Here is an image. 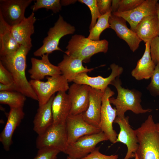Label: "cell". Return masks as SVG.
I'll return each mask as SVG.
<instances>
[{
	"label": "cell",
	"instance_id": "6da1fadb",
	"mask_svg": "<svg viewBox=\"0 0 159 159\" xmlns=\"http://www.w3.org/2000/svg\"><path fill=\"white\" fill-rule=\"evenodd\" d=\"M30 49L20 45L15 52L0 56V61L11 74L17 91L38 101L37 96L28 81L25 74L26 56Z\"/></svg>",
	"mask_w": 159,
	"mask_h": 159
},
{
	"label": "cell",
	"instance_id": "7a4b0ae2",
	"mask_svg": "<svg viewBox=\"0 0 159 159\" xmlns=\"http://www.w3.org/2000/svg\"><path fill=\"white\" fill-rule=\"evenodd\" d=\"M138 146V159H159V132L153 116L150 115L136 130Z\"/></svg>",
	"mask_w": 159,
	"mask_h": 159
},
{
	"label": "cell",
	"instance_id": "3957f363",
	"mask_svg": "<svg viewBox=\"0 0 159 159\" xmlns=\"http://www.w3.org/2000/svg\"><path fill=\"white\" fill-rule=\"evenodd\" d=\"M122 82L119 76L117 77L111 85L116 88L117 95V97H111L109 99L110 104L115 106L117 116L120 118L125 117V114L127 110L138 114L150 112L152 110L144 109L140 102H141V92L133 89L130 90L122 87Z\"/></svg>",
	"mask_w": 159,
	"mask_h": 159
},
{
	"label": "cell",
	"instance_id": "277c9868",
	"mask_svg": "<svg viewBox=\"0 0 159 159\" xmlns=\"http://www.w3.org/2000/svg\"><path fill=\"white\" fill-rule=\"evenodd\" d=\"M108 42L105 39L94 41L83 35L75 34L68 42L65 52V54L89 62L91 57L99 52L106 53L108 50Z\"/></svg>",
	"mask_w": 159,
	"mask_h": 159
},
{
	"label": "cell",
	"instance_id": "5b68a950",
	"mask_svg": "<svg viewBox=\"0 0 159 159\" xmlns=\"http://www.w3.org/2000/svg\"><path fill=\"white\" fill-rule=\"evenodd\" d=\"M75 30V27L64 21L59 15L54 26L49 29L47 36L43 41L42 45L34 52V55L41 57L56 50L62 51L58 46L60 39L66 35L73 34Z\"/></svg>",
	"mask_w": 159,
	"mask_h": 159
},
{
	"label": "cell",
	"instance_id": "8992f818",
	"mask_svg": "<svg viewBox=\"0 0 159 159\" xmlns=\"http://www.w3.org/2000/svg\"><path fill=\"white\" fill-rule=\"evenodd\" d=\"M46 78V82L33 80L29 81L37 96L39 106L46 103L56 92H66L69 88L68 82L62 74Z\"/></svg>",
	"mask_w": 159,
	"mask_h": 159
},
{
	"label": "cell",
	"instance_id": "52a82bcc",
	"mask_svg": "<svg viewBox=\"0 0 159 159\" xmlns=\"http://www.w3.org/2000/svg\"><path fill=\"white\" fill-rule=\"evenodd\" d=\"M68 145L66 122L53 123L44 132L38 135L36 146L38 149L52 147L64 153Z\"/></svg>",
	"mask_w": 159,
	"mask_h": 159
},
{
	"label": "cell",
	"instance_id": "ba28073f",
	"mask_svg": "<svg viewBox=\"0 0 159 159\" xmlns=\"http://www.w3.org/2000/svg\"><path fill=\"white\" fill-rule=\"evenodd\" d=\"M107 140H109L108 137L102 131L85 135L68 145L64 153L72 159H82L92 152L99 143Z\"/></svg>",
	"mask_w": 159,
	"mask_h": 159
},
{
	"label": "cell",
	"instance_id": "9c48e42d",
	"mask_svg": "<svg viewBox=\"0 0 159 159\" xmlns=\"http://www.w3.org/2000/svg\"><path fill=\"white\" fill-rule=\"evenodd\" d=\"M115 94L114 92L107 87L103 92L99 128L107 136L109 140L115 144L117 134L113 127V123L117 117L115 108L111 106L109 99Z\"/></svg>",
	"mask_w": 159,
	"mask_h": 159
},
{
	"label": "cell",
	"instance_id": "30bf717a",
	"mask_svg": "<svg viewBox=\"0 0 159 159\" xmlns=\"http://www.w3.org/2000/svg\"><path fill=\"white\" fill-rule=\"evenodd\" d=\"M128 116L120 118L117 116L114 122L119 126L120 131L115 143L120 142L125 145L127 151L123 159H130L135 157L138 149V140L136 130L130 126Z\"/></svg>",
	"mask_w": 159,
	"mask_h": 159
},
{
	"label": "cell",
	"instance_id": "8fae6325",
	"mask_svg": "<svg viewBox=\"0 0 159 159\" xmlns=\"http://www.w3.org/2000/svg\"><path fill=\"white\" fill-rule=\"evenodd\" d=\"M32 0H0V13L11 27L21 22L25 17L26 8Z\"/></svg>",
	"mask_w": 159,
	"mask_h": 159
},
{
	"label": "cell",
	"instance_id": "7c38bea8",
	"mask_svg": "<svg viewBox=\"0 0 159 159\" xmlns=\"http://www.w3.org/2000/svg\"><path fill=\"white\" fill-rule=\"evenodd\" d=\"M68 145L71 144L81 137L101 131L100 129L93 126L84 120L82 113L69 115L66 120Z\"/></svg>",
	"mask_w": 159,
	"mask_h": 159
},
{
	"label": "cell",
	"instance_id": "4fadbf2b",
	"mask_svg": "<svg viewBox=\"0 0 159 159\" xmlns=\"http://www.w3.org/2000/svg\"><path fill=\"white\" fill-rule=\"evenodd\" d=\"M157 0H144L140 6L131 11L112 13L124 19L130 24V29L135 32L137 25L145 17L157 15L156 4Z\"/></svg>",
	"mask_w": 159,
	"mask_h": 159
},
{
	"label": "cell",
	"instance_id": "5bb4252c",
	"mask_svg": "<svg viewBox=\"0 0 159 159\" xmlns=\"http://www.w3.org/2000/svg\"><path fill=\"white\" fill-rule=\"evenodd\" d=\"M112 71L108 77L104 78L101 76L92 77L88 76L87 73L84 72L77 75L73 82L79 84L87 85L92 88L98 90L103 92L109 84L117 77L123 72V68L115 63L110 65Z\"/></svg>",
	"mask_w": 159,
	"mask_h": 159
},
{
	"label": "cell",
	"instance_id": "9a60e30c",
	"mask_svg": "<svg viewBox=\"0 0 159 159\" xmlns=\"http://www.w3.org/2000/svg\"><path fill=\"white\" fill-rule=\"evenodd\" d=\"M90 86L74 83L69 87L68 95L71 103L69 115L83 113L87 109L89 104Z\"/></svg>",
	"mask_w": 159,
	"mask_h": 159
},
{
	"label": "cell",
	"instance_id": "2e32d148",
	"mask_svg": "<svg viewBox=\"0 0 159 159\" xmlns=\"http://www.w3.org/2000/svg\"><path fill=\"white\" fill-rule=\"evenodd\" d=\"M109 21L110 28L115 32L119 38L126 42L132 52L136 51L142 40L135 32L128 28L126 21L122 17L112 13Z\"/></svg>",
	"mask_w": 159,
	"mask_h": 159
},
{
	"label": "cell",
	"instance_id": "e0dca14e",
	"mask_svg": "<svg viewBox=\"0 0 159 159\" xmlns=\"http://www.w3.org/2000/svg\"><path fill=\"white\" fill-rule=\"evenodd\" d=\"M49 54L43 55L41 59L31 58V68L28 72L31 80H41L45 76H54L62 74L58 66L52 64L50 62Z\"/></svg>",
	"mask_w": 159,
	"mask_h": 159
},
{
	"label": "cell",
	"instance_id": "ac0fdd59",
	"mask_svg": "<svg viewBox=\"0 0 159 159\" xmlns=\"http://www.w3.org/2000/svg\"><path fill=\"white\" fill-rule=\"evenodd\" d=\"M36 20L32 12L28 17H25L19 23L11 26L13 36L20 45L30 49L32 47L31 37L34 32V25Z\"/></svg>",
	"mask_w": 159,
	"mask_h": 159
},
{
	"label": "cell",
	"instance_id": "d6986e66",
	"mask_svg": "<svg viewBox=\"0 0 159 159\" xmlns=\"http://www.w3.org/2000/svg\"><path fill=\"white\" fill-rule=\"evenodd\" d=\"M102 93L100 90L90 86L89 106L87 110L82 113L83 118L87 122L99 128Z\"/></svg>",
	"mask_w": 159,
	"mask_h": 159
},
{
	"label": "cell",
	"instance_id": "ffe728a7",
	"mask_svg": "<svg viewBox=\"0 0 159 159\" xmlns=\"http://www.w3.org/2000/svg\"><path fill=\"white\" fill-rule=\"evenodd\" d=\"M24 115L23 107L10 108L6 123L0 135V141L5 150H9L13 133Z\"/></svg>",
	"mask_w": 159,
	"mask_h": 159
},
{
	"label": "cell",
	"instance_id": "44dd1931",
	"mask_svg": "<svg viewBox=\"0 0 159 159\" xmlns=\"http://www.w3.org/2000/svg\"><path fill=\"white\" fill-rule=\"evenodd\" d=\"M82 61L78 58L66 54L64 55L63 60L58 64L63 75L68 82H73L78 74L90 72L94 68H88L84 67Z\"/></svg>",
	"mask_w": 159,
	"mask_h": 159
},
{
	"label": "cell",
	"instance_id": "7402d4cb",
	"mask_svg": "<svg viewBox=\"0 0 159 159\" xmlns=\"http://www.w3.org/2000/svg\"><path fill=\"white\" fill-rule=\"evenodd\" d=\"M71 103L66 92H58L54 97L52 105L54 124L66 122L69 115Z\"/></svg>",
	"mask_w": 159,
	"mask_h": 159
},
{
	"label": "cell",
	"instance_id": "603a6c76",
	"mask_svg": "<svg viewBox=\"0 0 159 159\" xmlns=\"http://www.w3.org/2000/svg\"><path fill=\"white\" fill-rule=\"evenodd\" d=\"M135 32L145 43H150L159 35V22L157 15L145 17L137 25Z\"/></svg>",
	"mask_w": 159,
	"mask_h": 159
},
{
	"label": "cell",
	"instance_id": "cb8c5ba5",
	"mask_svg": "<svg viewBox=\"0 0 159 159\" xmlns=\"http://www.w3.org/2000/svg\"><path fill=\"white\" fill-rule=\"evenodd\" d=\"M11 28L0 13V56L14 53L20 46L13 36Z\"/></svg>",
	"mask_w": 159,
	"mask_h": 159
},
{
	"label": "cell",
	"instance_id": "d4e9b609",
	"mask_svg": "<svg viewBox=\"0 0 159 159\" xmlns=\"http://www.w3.org/2000/svg\"><path fill=\"white\" fill-rule=\"evenodd\" d=\"M53 95L45 104L39 106L33 121V130L38 135L44 132L53 122L52 105Z\"/></svg>",
	"mask_w": 159,
	"mask_h": 159
},
{
	"label": "cell",
	"instance_id": "484cf974",
	"mask_svg": "<svg viewBox=\"0 0 159 159\" xmlns=\"http://www.w3.org/2000/svg\"><path fill=\"white\" fill-rule=\"evenodd\" d=\"M150 47V43H145L144 53L131 72V75L137 80L149 79L154 70L156 65L151 59Z\"/></svg>",
	"mask_w": 159,
	"mask_h": 159
},
{
	"label": "cell",
	"instance_id": "4316f807",
	"mask_svg": "<svg viewBox=\"0 0 159 159\" xmlns=\"http://www.w3.org/2000/svg\"><path fill=\"white\" fill-rule=\"evenodd\" d=\"M26 100V96L18 92L0 91V103L10 108L23 107Z\"/></svg>",
	"mask_w": 159,
	"mask_h": 159
},
{
	"label": "cell",
	"instance_id": "83f0119b",
	"mask_svg": "<svg viewBox=\"0 0 159 159\" xmlns=\"http://www.w3.org/2000/svg\"><path fill=\"white\" fill-rule=\"evenodd\" d=\"M112 11H109L101 15L95 26L90 29V34L87 38L94 41H99L102 32L107 28H110L109 19L111 15Z\"/></svg>",
	"mask_w": 159,
	"mask_h": 159
},
{
	"label": "cell",
	"instance_id": "f1b7e54d",
	"mask_svg": "<svg viewBox=\"0 0 159 159\" xmlns=\"http://www.w3.org/2000/svg\"><path fill=\"white\" fill-rule=\"evenodd\" d=\"M61 7L59 0H37L31 8L33 12L44 8L51 10L54 13H57L61 10Z\"/></svg>",
	"mask_w": 159,
	"mask_h": 159
},
{
	"label": "cell",
	"instance_id": "f546056e",
	"mask_svg": "<svg viewBox=\"0 0 159 159\" xmlns=\"http://www.w3.org/2000/svg\"><path fill=\"white\" fill-rule=\"evenodd\" d=\"M150 78V82L147 89L153 96H159V62L156 65Z\"/></svg>",
	"mask_w": 159,
	"mask_h": 159
},
{
	"label": "cell",
	"instance_id": "4dcf8cb0",
	"mask_svg": "<svg viewBox=\"0 0 159 159\" xmlns=\"http://www.w3.org/2000/svg\"><path fill=\"white\" fill-rule=\"evenodd\" d=\"M78 1L87 5L90 9L91 14V21L89 28L90 29L96 23L97 19L101 16L97 4V0H80Z\"/></svg>",
	"mask_w": 159,
	"mask_h": 159
},
{
	"label": "cell",
	"instance_id": "1f68e13d",
	"mask_svg": "<svg viewBox=\"0 0 159 159\" xmlns=\"http://www.w3.org/2000/svg\"><path fill=\"white\" fill-rule=\"evenodd\" d=\"M38 150L33 159H56L57 155L61 152L59 150L52 147L43 148Z\"/></svg>",
	"mask_w": 159,
	"mask_h": 159
},
{
	"label": "cell",
	"instance_id": "d6a6232c",
	"mask_svg": "<svg viewBox=\"0 0 159 159\" xmlns=\"http://www.w3.org/2000/svg\"><path fill=\"white\" fill-rule=\"evenodd\" d=\"M144 0H120L117 12H123L132 10L141 5Z\"/></svg>",
	"mask_w": 159,
	"mask_h": 159
},
{
	"label": "cell",
	"instance_id": "836d02e7",
	"mask_svg": "<svg viewBox=\"0 0 159 159\" xmlns=\"http://www.w3.org/2000/svg\"><path fill=\"white\" fill-rule=\"evenodd\" d=\"M150 52L152 59L156 65L159 62V35L154 38L150 43Z\"/></svg>",
	"mask_w": 159,
	"mask_h": 159
},
{
	"label": "cell",
	"instance_id": "e575fe53",
	"mask_svg": "<svg viewBox=\"0 0 159 159\" xmlns=\"http://www.w3.org/2000/svg\"><path fill=\"white\" fill-rule=\"evenodd\" d=\"M0 82L3 84L14 83L12 76L10 72L0 61Z\"/></svg>",
	"mask_w": 159,
	"mask_h": 159
},
{
	"label": "cell",
	"instance_id": "d590c367",
	"mask_svg": "<svg viewBox=\"0 0 159 159\" xmlns=\"http://www.w3.org/2000/svg\"><path fill=\"white\" fill-rule=\"evenodd\" d=\"M100 147L95 149L87 156L82 159H118V155H106L101 153L99 151Z\"/></svg>",
	"mask_w": 159,
	"mask_h": 159
},
{
	"label": "cell",
	"instance_id": "8d00e7d4",
	"mask_svg": "<svg viewBox=\"0 0 159 159\" xmlns=\"http://www.w3.org/2000/svg\"><path fill=\"white\" fill-rule=\"evenodd\" d=\"M97 6L101 16L111 11V6L112 0H97Z\"/></svg>",
	"mask_w": 159,
	"mask_h": 159
},
{
	"label": "cell",
	"instance_id": "74e56055",
	"mask_svg": "<svg viewBox=\"0 0 159 159\" xmlns=\"http://www.w3.org/2000/svg\"><path fill=\"white\" fill-rule=\"evenodd\" d=\"M17 87L14 83L9 84L0 83V91H17Z\"/></svg>",
	"mask_w": 159,
	"mask_h": 159
},
{
	"label": "cell",
	"instance_id": "f35d334b",
	"mask_svg": "<svg viewBox=\"0 0 159 159\" xmlns=\"http://www.w3.org/2000/svg\"><path fill=\"white\" fill-rule=\"evenodd\" d=\"M120 0H112L111 10L112 12L114 13L117 11Z\"/></svg>",
	"mask_w": 159,
	"mask_h": 159
},
{
	"label": "cell",
	"instance_id": "ab89813d",
	"mask_svg": "<svg viewBox=\"0 0 159 159\" xmlns=\"http://www.w3.org/2000/svg\"><path fill=\"white\" fill-rule=\"evenodd\" d=\"M76 1V0H60V3L62 6H66L72 3H74Z\"/></svg>",
	"mask_w": 159,
	"mask_h": 159
},
{
	"label": "cell",
	"instance_id": "60d3db41",
	"mask_svg": "<svg viewBox=\"0 0 159 159\" xmlns=\"http://www.w3.org/2000/svg\"><path fill=\"white\" fill-rule=\"evenodd\" d=\"M156 11L159 22V3L158 2L156 4Z\"/></svg>",
	"mask_w": 159,
	"mask_h": 159
},
{
	"label": "cell",
	"instance_id": "b9f144b4",
	"mask_svg": "<svg viewBox=\"0 0 159 159\" xmlns=\"http://www.w3.org/2000/svg\"><path fill=\"white\" fill-rule=\"evenodd\" d=\"M156 127L157 130L159 132V123L156 124Z\"/></svg>",
	"mask_w": 159,
	"mask_h": 159
},
{
	"label": "cell",
	"instance_id": "7bdbcfd3",
	"mask_svg": "<svg viewBox=\"0 0 159 159\" xmlns=\"http://www.w3.org/2000/svg\"><path fill=\"white\" fill-rule=\"evenodd\" d=\"M135 159H138V158L136 154H135Z\"/></svg>",
	"mask_w": 159,
	"mask_h": 159
},
{
	"label": "cell",
	"instance_id": "ee69618b",
	"mask_svg": "<svg viewBox=\"0 0 159 159\" xmlns=\"http://www.w3.org/2000/svg\"><path fill=\"white\" fill-rule=\"evenodd\" d=\"M67 159H72L71 158H69V157L67 156Z\"/></svg>",
	"mask_w": 159,
	"mask_h": 159
}]
</instances>
